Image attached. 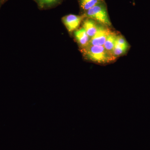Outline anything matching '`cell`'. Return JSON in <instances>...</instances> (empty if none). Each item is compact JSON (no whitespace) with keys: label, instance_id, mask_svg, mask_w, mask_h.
<instances>
[{"label":"cell","instance_id":"obj_5","mask_svg":"<svg viewBox=\"0 0 150 150\" xmlns=\"http://www.w3.org/2000/svg\"><path fill=\"white\" fill-rule=\"evenodd\" d=\"M99 23L92 19L86 18L83 21V28L90 38L95 34L99 26Z\"/></svg>","mask_w":150,"mask_h":150},{"label":"cell","instance_id":"obj_1","mask_svg":"<svg viewBox=\"0 0 150 150\" xmlns=\"http://www.w3.org/2000/svg\"><path fill=\"white\" fill-rule=\"evenodd\" d=\"M82 53L86 59L100 64H110L117 59L103 46L88 45L82 48Z\"/></svg>","mask_w":150,"mask_h":150},{"label":"cell","instance_id":"obj_10","mask_svg":"<svg viewBox=\"0 0 150 150\" xmlns=\"http://www.w3.org/2000/svg\"><path fill=\"white\" fill-rule=\"evenodd\" d=\"M128 49L126 48H122L117 46H115L112 51V54L113 56L117 58V57L121 56L123 54L126 53V51L128 50Z\"/></svg>","mask_w":150,"mask_h":150},{"label":"cell","instance_id":"obj_4","mask_svg":"<svg viewBox=\"0 0 150 150\" xmlns=\"http://www.w3.org/2000/svg\"><path fill=\"white\" fill-rule=\"evenodd\" d=\"M84 18L83 15L69 14L64 17L62 21L69 32H72L77 29Z\"/></svg>","mask_w":150,"mask_h":150},{"label":"cell","instance_id":"obj_2","mask_svg":"<svg viewBox=\"0 0 150 150\" xmlns=\"http://www.w3.org/2000/svg\"><path fill=\"white\" fill-rule=\"evenodd\" d=\"M83 16L86 18L92 19L102 25L108 27L111 26V22L105 1L85 12Z\"/></svg>","mask_w":150,"mask_h":150},{"label":"cell","instance_id":"obj_3","mask_svg":"<svg viewBox=\"0 0 150 150\" xmlns=\"http://www.w3.org/2000/svg\"><path fill=\"white\" fill-rule=\"evenodd\" d=\"M111 32L109 27L100 24L97 31L91 38L88 45L103 46L108 36Z\"/></svg>","mask_w":150,"mask_h":150},{"label":"cell","instance_id":"obj_8","mask_svg":"<svg viewBox=\"0 0 150 150\" xmlns=\"http://www.w3.org/2000/svg\"><path fill=\"white\" fill-rule=\"evenodd\" d=\"M103 2L104 0H79L81 8L84 12Z\"/></svg>","mask_w":150,"mask_h":150},{"label":"cell","instance_id":"obj_6","mask_svg":"<svg viewBox=\"0 0 150 150\" xmlns=\"http://www.w3.org/2000/svg\"><path fill=\"white\" fill-rule=\"evenodd\" d=\"M74 35L78 43L82 48L88 46L91 38L83 28L76 30Z\"/></svg>","mask_w":150,"mask_h":150},{"label":"cell","instance_id":"obj_9","mask_svg":"<svg viewBox=\"0 0 150 150\" xmlns=\"http://www.w3.org/2000/svg\"><path fill=\"white\" fill-rule=\"evenodd\" d=\"M115 45L128 49L129 48V43H127L124 37L121 35H117L115 40Z\"/></svg>","mask_w":150,"mask_h":150},{"label":"cell","instance_id":"obj_7","mask_svg":"<svg viewBox=\"0 0 150 150\" xmlns=\"http://www.w3.org/2000/svg\"><path fill=\"white\" fill-rule=\"evenodd\" d=\"M117 33L115 32H111L108 35L105 40L103 46L108 51L112 53L115 45V40L117 37Z\"/></svg>","mask_w":150,"mask_h":150},{"label":"cell","instance_id":"obj_11","mask_svg":"<svg viewBox=\"0 0 150 150\" xmlns=\"http://www.w3.org/2000/svg\"><path fill=\"white\" fill-rule=\"evenodd\" d=\"M59 0H38V3L40 6L51 5L55 4Z\"/></svg>","mask_w":150,"mask_h":150}]
</instances>
